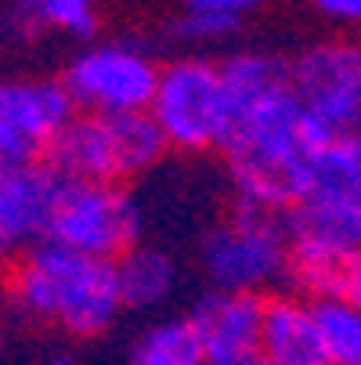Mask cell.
I'll list each match as a JSON object with an SVG mask.
<instances>
[{
    "mask_svg": "<svg viewBox=\"0 0 361 365\" xmlns=\"http://www.w3.org/2000/svg\"><path fill=\"white\" fill-rule=\"evenodd\" d=\"M11 297L36 319H55L73 336H101L120 315L113 260H94L58 242H36L15 272Z\"/></svg>",
    "mask_w": 361,
    "mask_h": 365,
    "instance_id": "cell-1",
    "label": "cell"
},
{
    "mask_svg": "<svg viewBox=\"0 0 361 365\" xmlns=\"http://www.w3.org/2000/svg\"><path fill=\"white\" fill-rule=\"evenodd\" d=\"M202 268L224 293H253L289 272V242L275 214L242 206L202 239Z\"/></svg>",
    "mask_w": 361,
    "mask_h": 365,
    "instance_id": "cell-2",
    "label": "cell"
},
{
    "mask_svg": "<svg viewBox=\"0 0 361 365\" xmlns=\"http://www.w3.org/2000/svg\"><path fill=\"white\" fill-rule=\"evenodd\" d=\"M137 228L141 210L127 192L113 185H87L66 178L55 214H51L47 239L94 260H113L134 250Z\"/></svg>",
    "mask_w": 361,
    "mask_h": 365,
    "instance_id": "cell-3",
    "label": "cell"
},
{
    "mask_svg": "<svg viewBox=\"0 0 361 365\" xmlns=\"http://www.w3.org/2000/svg\"><path fill=\"white\" fill-rule=\"evenodd\" d=\"M148 116L159 123L167 145L184 152L210 148L221 134V69L184 58L159 73L156 94L148 101Z\"/></svg>",
    "mask_w": 361,
    "mask_h": 365,
    "instance_id": "cell-4",
    "label": "cell"
},
{
    "mask_svg": "<svg viewBox=\"0 0 361 365\" xmlns=\"http://www.w3.org/2000/svg\"><path fill=\"white\" fill-rule=\"evenodd\" d=\"M159 83V69L145 58L141 51L123 43H105L80 55L66 69V94L73 106L90 109L98 116H120V113H145Z\"/></svg>",
    "mask_w": 361,
    "mask_h": 365,
    "instance_id": "cell-5",
    "label": "cell"
},
{
    "mask_svg": "<svg viewBox=\"0 0 361 365\" xmlns=\"http://www.w3.org/2000/svg\"><path fill=\"white\" fill-rule=\"evenodd\" d=\"M289 87L303 113L336 134L361 130V47L322 43L289 66Z\"/></svg>",
    "mask_w": 361,
    "mask_h": 365,
    "instance_id": "cell-6",
    "label": "cell"
},
{
    "mask_svg": "<svg viewBox=\"0 0 361 365\" xmlns=\"http://www.w3.org/2000/svg\"><path fill=\"white\" fill-rule=\"evenodd\" d=\"M282 228H286L289 257L336 260V264H350L354 257H361V210L357 206L307 195L303 202L286 210Z\"/></svg>",
    "mask_w": 361,
    "mask_h": 365,
    "instance_id": "cell-7",
    "label": "cell"
},
{
    "mask_svg": "<svg viewBox=\"0 0 361 365\" xmlns=\"http://www.w3.org/2000/svg\"><path fill=\"white\" fill-rule=\"evenodd\" d=\"M62 181V174L36 163L4 174L0 181V253H15L47 239Z\"/></svg>",
    "mask_w": 361,
    "mask_h": 365,
    "instance_id": "cell-8",
    "label": "cell"
},
{
    "mask_svg": "<svg viewBox=\"0 0 361 365\" xmlns=\"http://www.w3.org/2000/svg\"><path fill=\"white\" fill-rule=\"evenodd\" d=\"M261 307L264 300L253 293H224L214 289L195 300L192 307V329L202 344L206 361H242L256 354L261 336Z\"/></svg>",
    "mask_w": 361,
    "mask_h": 365,
    "instance_id": "cell-9",
    "label": "cell"
},
{
    "mask_svg": "<svg viewBox=\"0 0 361 365\" xmlns=\"http://www.w3.org/2000/svg\"><path fill=\"white\" fill-rule=\"evenodd\" d=\"M256 358L264 365H329L315 326V311L293 297L264 300Z\"/></svg>",
    "mask_w": 361,
    "mask_h": 365,
    "instance_id": "cell-10",
    "label": "cell"
},
{
    "mask_svg": "<svg viewBox=\"0 0 361 365\" xmlns=\"http://www.w3.org/2000/svg\"><path fill=\"white\" fill-rule=\"evenodd\" d=\"M289 83V66L271 55H235L221 66V134L217 148L224 152L235 134L246 127L261 101Z\"/></svg>",
    "mask_w": 361,
    "mask_h": 365,
    "instance_id": "cell-11",
    "label": "cell"
},
{
    "mask_svg": "<svg viewBox=\"0 0 361 365\" xmlns=\"http://www.w3.org/2000/svg\"><path fill=\"white\" fill-rule=\"evenodd\" d=\"M73 98L62 83L51 80H4L0 83V123L11 127L19 138L47 148L69 120H73Z\"/></svg>",
    "mask_w": 361,
    "mask_h": 365,
    "instance_id": "cell-12",
    "label": "cell"
},
{
    "mask_svg": "<svg viewBox=\"0 0 361 365\" xmlns=\"http://www.w3.org/2000/svg\"><path fill=\"white\" fill-rule=\"evenodd\" d=\"M47 167L69 181L87 185H109L113 178H120L101 116H73L47 141Z\"/></svg>",
    "mask_w": 361,
    "mask_h": 365,
    "instance_id": "cell-13",
    "label": "cell"
},
{
    "mask_svg": "<svg viewBox=\"0 0 361 365\" xmlns=\"http://www.w3.org/2000/svg\"><path fill=\"white\" fill-rule=\"evenodd\" d=\"M116 286L127 307H156L177 286V264L152 246H134L116 260Z\"/></svg>",
    "mask_w": 361,
    "mask_h": 365,
    "instance_id": "cell-14",
    "label": "cell"
},
{
    "mask_svg": "<svg viewBox=\"0 0 361 365\" xmlns=\"http://www.w3.org/2000/svg\"><path fill=\"white\" fill-rule=\"evenodd\" d=\"M311 195L361 210V130L340 134L311 163Z\"/></svg>",
    "mask_w": 361,
    "mask_h": 365,
    "instance_id": "cell-15",
    "label": "cell"
},
{
    "mask_svg": "<svg viewBox=\"0 0 361 365\" xmlns=\"http://www.w3.org/2000/svg\"><path fill=\"white\" fill-rule=\"evenodd\" d=\"M109 130V145H113V160H116V174L130 178L148 170L152 163L163 155L167 138L159 130V123L145 113H120V116H101Z\"/></svg>",
    "mask_w": 361,
    "mask_h": 365,
    "instance_id": "cell-16",
    "label": "cell"
},
{
    "mask_svg": "<svg viewBox=\"0 0 361 365\" xmlns=\"http://www.w3.org/2000/svg\"><path fill=\"white\" fill-rule=\"evenodd\" d=\"M130 365H206V354L188 319H167L134 344Z\"/></svg>",
    "mask_w": 361,
    "mask_h": 365,
    "instance_id": "cell-17",
    "label": "cell"
},
{
    "mask_svg": "<svg viewBox=\"0 0 361 365\" xmlns=\"http://www.w3.org/2000/svg\"><path fill=\"white\" fill-rule=\"evenodd\" d=\"M311 311L329 365H361V311L343 297L318 300Z\"/></svg>",
    "mask_w": 361,
    "mask_h": 365,
    "instance_id": "cell-18",
    "label": "cell"
},
{
    "mask_svg": "<svg viewBox=\"0 0 361 365\" xmlns=\"http://www.w3.org/2000/svg\"><path fill=\"white\" fill-rule=\"evenodd\" d=\"M289 272L293 279L315 293L318 300H333L343 293V272L347 264H336V260H311V257H289Z\"/></svg>",
    "mask_w": 361,
    "mask_h": 365,
    "instance_id": "cell-19",
    "label": "cell"
},
{
    "mask_svg": "<svg viewBox=\"0 0 361 365\" xmlns=\"http://www.w3.org/2000/svg\"><path fill=\"white\" fill-rule=\"evenodd\" d=\"M43 26L66 29L73 36H94L98 29V11L94 0H40Z\"/></svg>",
    "mask_w": 361,
    "mask_h": 365,
    "instance_id": "cell-20",
    "label": "cell"
},
{
    "mask_svg": "<svg viewBox=\"0 0 361 365\" xmlns=\"http://www.w3.org/2000/svg\"><path fill=\"white\" fill-rule=\"evenodd\" d=\"M239 26H242L239 19L192 15V11H184V15L174 22V36H177V40H188V43H217V40H228Z\"/></svg>",
    "mask_w": 361,
    "mask_h": 365,
    "instance_id": "cell-21",
    "label": "cell"
},
{
    "mask_svg": "<svg viewBox=\"0 0 361 365\" xmlns=\"http://www.w3.org/2000/svg\"><path fill=\"white\" fill-rule=\"evenodd\" d=\"M40 29H43L40 0H11L0 15V33L8 40H33Z\"/></svg>",
    "mask_w": 361,
    "mask_h": 365,
    "instance_id": "cell-22",
    "label": "cell"
},
{
    "mask_svg": "<svg viewBox=\"0 0 361 365\" xmlns=\"http://www.w3.org/2000/svg\"><path fill=\"white\" fill-rule=\"evenodd\" d=\"M36 145L33 141H26V138H19L11 127H4L0 123V170H22V167H33V160H36Z\"/></svg>",
    "mask_w": 361,
    "mask_h": 365,
    "instance_id": "cell-23",
    "label": "cell"
},
{
    "mask_svg": "<svg viewBox=\"0 0 361 365\" xmlns=\"http://www.w3.org/2000/svg\"><path fill=\"white\" fill-rule=\"evenodd\" d=\"M264 0H184V11L192 15H224V19H246L249 11H256Z\"/></svg>",
    "mask_w": 361,
    "mask_h": 365,
    "instance_id": "cell-24",
    "label": "cell"
},
{
    "mask_svg": "<svg viewBox=\"0 0 361 365\" xmlns=\"http://www.w3.org/2000/svg\"><path fill=\"white\" fill-rule=\"evenodd\" d=\"M315 8H318L325 19L361 22V0H315Z\"/></svg>",
    "mask_w": 361,
    "mask_h": 365,
    "instance_id": "cell-25",
    "label": "cell"
},
{
    "mask_svg": "<svg viewBox=\"0 0 361 365\" xmlns=\"http://www.w3.org/2000/svg\"><path fill=\"white\" fill-rule=\"evenodd\" d=\"M340 297L361 311V257H354L350 264H347V272H343V293Z\"/></svg>",
    "mask_w": 361,
    "mask_h": 365,
    "instance_id": "cell-26",
    "label": "cell"
},
{
    "mask_svg": "<svg viewBox=\"0 0 361 365\" xmlns=\"http://www.w3.org/2000/svg\"><path fill=\"white\" fill-rule=\"evenodd\" d=\"M206 365H264V361L253 354V358H242V361H206Z\"/></svg>",
    "mask_w": 361,
    "mask_h": 365,
    "instance_id": "cell-27",
    "label": "cell"
},
{
    "mask_svg": "<svg viewBox=\"0 0 361 365\" xmlns=\"http://www.w3.org/2000/svg\"><path fill=\"white\" fill-rule=\"evenodd\" d=\"M51 365H80V361H73V358H55Z\"/></svg>",
    "mask_w": 361,
    "mask_h": 365,
    "instance_id": "cell-28",
    "label": "cell"
},
{
    "mask_svg": "<svg viewBox=\"0 0 361 365\" xmlns=\"http://www.w3.org/2000/svg\"><path fill=\"white\" fill-rule=\"evenodd\" d=\"M0 181H4V170H0Z\"/></svg>",
    "mask_w": 361,
    "mask_h": 365,
    "instance_id": "cell-29",
    "label": "cell"
}]
</instances>
